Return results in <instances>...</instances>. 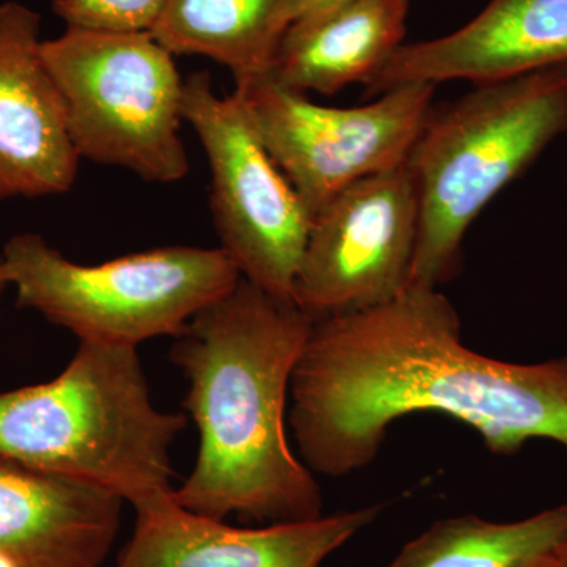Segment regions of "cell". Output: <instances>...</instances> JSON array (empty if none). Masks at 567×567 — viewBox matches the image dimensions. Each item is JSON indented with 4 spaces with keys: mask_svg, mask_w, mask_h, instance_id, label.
<instances>
[{
    "mask_svg": "<svg viewBox=\"0 0 567 567\" xmlns=\"http://www.w3.org/2000/svg\"><path fill=\"white\" fill-rule=\"evenodd\" d=\"M561 567H567V558L565 559V563H563Z\"/></svg>",
    "mask_w": 567,
    "mask_h": 567,
    "instance_id": "44dd1931",
    "label": "cell"
},
{
    "mask_svg": "<svg viewBox=\"0 0 567 567\" xmlns=\"http://www.w3.org/2000/svg\"><path fill=\"white\" fill-rule=\"evenodd\" d=\"M40 51L80 158L152 183L188 175L181 133L185 80L173 52L151 32L66 28Z\"/></svg>",
    "mask_w": 567,
    "mask_h": 567,
    "instance_id": "8992f818",
    "label": "cell"
},
{
    "mask_svg": "<svg viewBox=\"0 0 567 567\" xmlns=\"http://www.w3.org/2000/svg\"><path fill=\"white\" fill-rule=\"evenodd\" d=\"M183 121L210 166L213 224L241 278L293 301L312 215L254 130L240 96H219L208 71L183 81Z\"/></svg>",
    "mask_w": 567,
    "mask_h": 567,
    "instance_id": "52a82bcc",
    "label": "cell"
},
{
    "mask_svg": "<svg viewBox=\"0 0 567 567\" xmlns=\"http://www.w3.org/2000/svg\"><path fill=\"white\" fill-rule=\"evenodd\" d=\"M166 0H52L66 28L110 32H152Z\"/></svg>",
    "mask_w": 567,
    "mask_h": 567,
    "instance_id": "e0dca14e",
    "label": "cell"
},
{
    "mask_svg": "<svg viewBox=\"0 0 567 567\" xmlns=\"http://www.w3.org/2000/svg\"><path fill=\"white\" fill-rule=\"evenodd\" d=\"M173 492L134 506L133 536L115 567H322L382 513V506L372 505L312 520L237 528L185 509Z\"/></svg>",
    "mask_w": 567,
    "mask_h": 567,
    "instance_id": "30bf717a",
    "label": "cell"
},
{
    "mask_svg": "<svg viewBox=\"0 0 567 567\" xmlns=\"http://www.w3.org/2000/svg\"><path fill=\"white\" fill-rule=\"evenodd\" d=\"M420 412L468 425L496 456L535 440L567 451V354L511 363L470 349L456 308L435 287L409 286L386 303L315 320L287 416L315 475L360 472L390 425Z\"/></svg>",
    "mask_w": 567,
    "mask_h": 567,
    "instance_id": "6da1fadb",
    "label": "cell"
},
{
    "mask_svg": "<svg viewBox=\"0 0 567 567\" xmlns=\"http://www.w3.org/2000/svg\"><path fill=\"white\" fill-rule=\"evenodd\" d=\"M410 0H346L290 24L264 78L290 91L334 95L365 84L404 44Z\"/></svg>",
    "mask_w": 567,
    "mask_h": 567,
    "instance_id": "5bb4252c",
    "label": "cell"
},
{
    "mask_svg": "<svg viewBox=\"0 0 567 567\" xmlns=\"http://www.w3.org/2000/svg\"><path fill=\"white\" fill-rule=\"evenodd\" d=\"M435 87L401 85L357 107L323 106L264 76L234 92L315 218L347 186L409 162L434 107Z\"/></svg>",
    "mask_w": 567,
    "mask_h": 567,
    "instance_id": "ba28073f",
    "label": "cell"
},
{
    "mask_svg": "<svg viewBox=\"0 0 567 567\" xmlns=\"http://www.w3.org/2000/svg\"><path fill=\"white\" fill-rule=\"evenodd\" d=\"M567 63V0H488L457 31L404 43L365 82L379 96L406 84L509 80Z\"/></svg>",
    "mask_w": 567,
    "mask_h": 567,
    "instance_id": "7c38bea8",
    "label": "cell"
},
{
    "mask_svg": "<svg viewBox=\"0 0 567 567\" xmlns=\"http://www.w3.org/2000/svg\"><path fill=\"white\" fill-rule=\"evenodd\" d=\"M417 230L406 164L352 183L312 218L295 303L315 319L386 303L409 287Z\"/></svg>",
    "mask_w": 567,
    "mask_h": 567,
    "instance_id": "9c48e42d",
    "label": "cell"
},
{
    "mask_svg": "<svg viewBox=\"0 0 567 567\" xmlns=\"http://www.w3.org/2000/svg\"><path fill=\"white\" fill-rule=\"evenodd\" d=\"M10 289L9 275H7L6 260H3L2 252H0V297Z\"/></svg>",
    "mask_w": 567,
    "mask_h": 567,
    "instance_id": "d6986e66",
    "label": "cell"
},
{
    "mask_svg": "<svg viewBox=\"0 0 567 567\" xmlns=\"http://www.w3.org/2000/svg\"><path fill=\"white\" fill-rule=\"evenodd\" d=\"M567 558V502L514 522L436 520L386 567H550Z\"/></svg>",
    "mask_w": 567,
    "mask_h": 567,
    "instance_id": "9a60e30c",
    "label": "cell"
},
{
    "mask_svg": "<svg viewBox=\"0 0 567 567\" xmlns=\"http://www.w3.org/2000/svg\"><path fill=\"white\" fill-rule=\"evenodd\" d=\"M342 2L346 0H284L278 14L279 35H282V32L293 22L315 17V14L333 9Z\"/></svg>",
    "mask_w": 567,
    "mask_h": 567,
    "instance_id": "ac0fdd59",
    "label": "cell"
},
{
    "mask_svg": "<svg viewBox=\"0 0 567 567\" xmlns=\"http://www.w3.org/2000/svg\"><path fill=\"white\" fill-rule=\"evenodd\" d=\"M123 503L107 488L0 457V554L18 567H102Z\"/></svg>",
    "mask_w": 567,
    "mask_h": 567,
    "instance_id": "4fadbf2b",
    "label": "cell"
},
{
    "mask_svg": "<svg viewBox=\"0 0 567 567\" xmlns=\"http://www.w3.org/2000/svg\"><path fill=\"white\" fill-rule=\"evenodd\" d=\"M284 0H166L152 29L174 55H203L233 73L235 87L267 73Z\"/></svg>",
    "mask_w": 567,
    "mask_h": 567,
    "instance_id": "2e32d148",
    "label": "cell"
},
{
    "mask_svg": "<svg viewBox=\"0 0 567 567\" xmlns=\"http://www.w3.org/2000/svg\"><path fill=\"white\" fill-rule=\"evenodd\" d=\"M3 260L17 306L80 341L137 347L175 338L241 275L221 248L164 246L107 262H73L39 234L13 235Z\"/></svg>",
    "mask_w": 567,
    "mask_h": 567,
    "instance_id": "5b68a950",
    "label": "cell"
},
{
    "mask_svg": "<svg viewBox=\"0 0 567 567\" xmlns=\"http://www.w3.org/2000/svg\"><path fill=\"white\" fill-rule=\"evenodd\" d=\"M473 85L434 104L406 162L420 203L409 286L451 281L477 216L567 136V63Z\"/></svg>",
    "mask_w": 567,
    "mask_h": 567,
    "instance_id": "277c9868",
    "label": "cell"
},
{
    "mask_svg": "<svg viewBox=\"0 0 567 567\" xmlns=\"http://www.w3.org/2000/svg\"><path fill=\"white\" fill-rule=\"evenodd\" d=\"M563 563H565V561H563ZM563 563H561V565H563ZM561 565H558V566H550V567H561Z\"/></svg>",
    "mask_w": 567,
    "mask_h": 567,
    "instance_id": "7402d4cb",
    "label": "cell"
},
{
    "mask_svg": "<svg viewBox=\"0 0 567 567\" xmlns=\"http://www.w3.org/2000/svg\"><path fill=\"white\" fill-rule=\"evenodd\" d=\"M188 417L153 404L137 347L80 341L61 374L0 393V457L107 488L137 506L174 491Z\"/></svg>",
    "mask_w": 567,
    "mask_h": 567,
    "instance_id": "3957f363",
    "label": "cell"
},
{
    "mask_svg": "<svg viewBox=\"0 0 567 567\" xmlns=\"http://www.w3.org/2000/svg\"><path fill=\"white\" fill-rule=\"evenodd\" d=\"M41 43L40 13L17 0L0 3V203L61 196L80 169Z\"/></svg>",
    "mask_w": 567,
    "mask_h": 567,
    "instance_id": "8fae6325",
    "label": "cell"
},
{
    "mask_svg": "<svg viewBox=\"0 0 567 567\" xmlns=\"http://www.w3.org/2000/svg\"><path fill=\"white\" fill-rule=\"evenodd\" d=\"M0 567H18V565L13 561V559L0 554Z\"/></svg>",
    "mask_w": 567,
    "mask_h": 567,
    "instance_id": "ffe728a7",
    "label": "cell"
},
{
    "mask_svg": "<svg viewBox=\"0 0 567 567\" xmlns=\"http://www.w3.org/2000/svg\"><path fill=\"white\" fill-rule=\"evenodd\" d=\"M315 320L241 278L175 336L169 358L188 380L183 409L199 432L193 472L173 492L178 505L267 525L323 516L322 488L287 436L290 385Z\"/></svg>",
    "mask_w": 567,
    "mask_h": 567,
    "instance_id": "7a4b0ae2",
    "label": "cell"
}]
</instances>
